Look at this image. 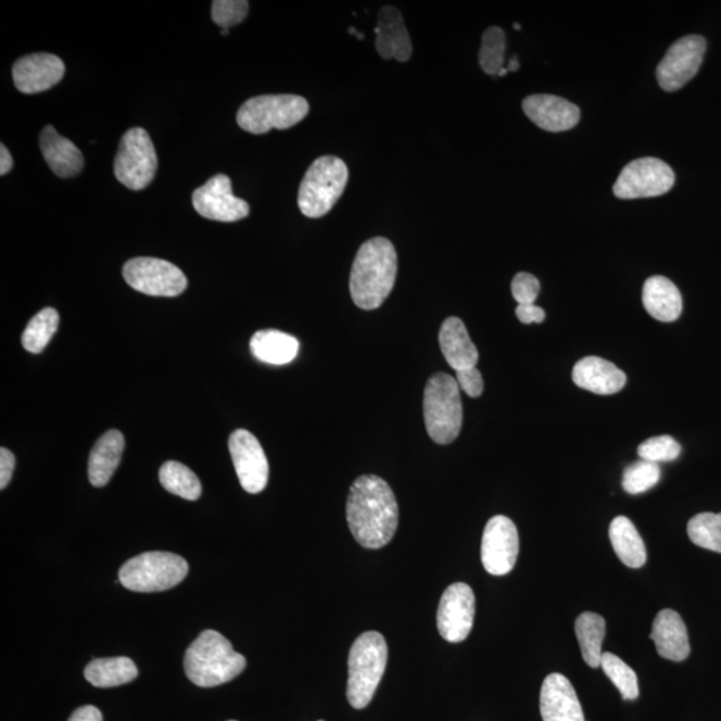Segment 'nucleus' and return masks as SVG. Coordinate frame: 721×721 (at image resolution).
I'll list each match as a JSON object with an SVG mask.
<instances>
[{
	"label": "nucleus",
	"instance_id": "f257e3e1",
	"mask_svg": "<svg viewBox=\"0 0 721 721\" xmlns=\"http://www.w3.org/2000/svg\"><path fill=\"white\" fill-rule=\"evenodd\" d=\"M346 519L364 548L380 549L391 543L399 527V504L392 488L378 476L358 477L349 492Z\"/></svg>",
	"mask_w": 721,
	"mask_h": 721
},
{
	"label": "nucleus",
	"instance_id": "f03ea898",
	"mask_svg": "<svg viewBox=\"0 0 721 721\" xmlns=\"http://www.w3.org/2000/svg\"><path fill=\"white\" fill-rule=\"evenodd\" d=\"M397 263V253L387 238H371L358 249L349 287L359 309L375 311L385 302L394 288Z\"/></svg>",
	"mask_w": 721,
	"mask_h": 721
},
{
	"label": "nucleus",
	"instance_id": "7ed1b4c3",
	"mask_svg": "<svg viewBox=\"0 0 721 721\" xmlns=\"http://www.w3.org/2000/svg\"><path fill=\"white\" fill-rule=\"evenodd\" d=\"M184 662L186 676L202 688L229 683L246 668L245 657L237 654L229 640L213 630L203 631L191 643Z\"/></svg>",
	"mask_w": 721,
	"mask_h": 721
},
{
	"label": "nucleus",
	"instance_id": "20e7f679",
	"mask_svg": "<svg viewBox=\"0 0 721 721\" xmlns=\"http://www.w3.org/2000/svg\"><path fill=\"white\" fill-rule=\"evenodd\" d=\"M388 665V644L380 632H365L353 643L349 654L347 700L364 709L374 700Z\"/></svg>",
	"mask_w": 721,
	"mask_h": 721
},
{
	"label": "nucleus",
	"instance_id": "39448f33",
	"mask_svg": "<svg viewBox=\"0 0 721 721\" xmlns=\"http://www.w3.org/2000/svg\"><path fill=\"white\" fill-rule=\"evenodd\" d=\"M423 418L435 444L453 443L461 432L463 403L456 378L438 374L429 378L423 393Z\"/></svg>",
	"mask_w": 721,
	"mask_h": 721
},
{
	"label": "nucleus",
	"instance_id": "423d86ee",
	"mask_svg": "<svg viewBox=\"0 0 721 721\" xmlns=\"http://www.w3.org/2000/svg\"><path fill=\"white\" fill-rule=\"evenodd\" d=\"M347 180V166L339 156L324 155L314 161L300 186L301 213L307 218L327 215L344 193Z\"/></svg>",
	"mask_w": 721,
	"mask_h": 721
},
{
	"label": "nucleus",
	"instance_id": "0eeeda50",
	"mask_svg": "<svg viewBox=\"0 0 721 721\" xmlns=\"http://www.w3.org/2000/svg\"><path fill=\"white\" fill-rule=\"evenodd\" d=\"M188 573L189 564L184 557L170 552H147L122 566L119 583L134 592H162L182 583Z\"/></svg>",
	"mask_w": 721,
	"mask_h": 721
},
{
	"label": "nucleus",
	"instance_id": "6e6552de",
	"mask_svg": "<svg viewBox=\"0 0 721 721\" xmlns=\"http://www.w3.org/2000/svg\"><path fill=\"white\" fill-rule=\"evenodd\" d=\"M309 114L305 98L292 94L261 96L249 99L238 110L237 124L250 134H266L273 129L287 130Z\"/></svg>",
	"mask_w": 721,
	"mask_h": 721
},
{
	"label": "nucleus",
	"instance_id": "1a4fd4ad",
	"mask_svg": "<svg viewBox=\"0 0 721 721\" xmlns=\"http://www.w3.org/2000/svg\"><path fill=\"white\" fill-rule=\"evenodd\" d=\"M159 159L149 132L141 127L124 134L114 161L116 179L127 189L143 190L154 179Z\"/></svg>",
	"mask_w": 721,
	"mask_h": 721
},
{
	"label": "nucleus",
	"instance_id": "9d476101",
	"mask_svg": "<svg viewBox=\"0 0 721 721\" xmlns=\"http://www.w3.org/2000/svg\"><path fill=\"white\" fill-rule=\"evenodd\" d=\"M124 278L129 287L151 296H177L188 288L184 271L168 261L139 257L127 261Z\"/></svg>",
	"mask_w": 721,
	"mask_h": 721
},
{
	"label": "nucleus",
	"instance_id": "9b49d317",
	"mask_svg": "<svg viewBox=\"0 0 721 721\" xmlns=\"http://www.w3.org/2000/svg\"><path fill=\"white\" fill-rule=\"evenodd\" d=\"M674 173L661 160L640 159L621 170L614 186V193L620 200H637L667 194L673 188Z\"/></svg>",
	"mask_w": 721,
	"mask_h": 721
},
{
	"label": "nucleus",
	"instance_id": "f8f14e48",
	"mask_svg": "<svg viewBox=\"0 0 721 721\" xmlns=\"http://www.w3.org/2000/svg\"><path fill=\"white\" fill-rule=\"evenodd\" d=\"M706 48V39L700 35H687L676 40L656 69L661 89L673 92L687 85L699 72Z\"/></svg>",
	"mask_w": 721,
	"mask_h": 721
},
{
	"label": "nucleus",
	"instance_id": "ddd939ff",
	"mask_svg": "<svg viewBox=\"0 0 721 721\" xmlns=\"http://www.w3.org/2000/svg\"><path fill=\"white\" fill-rule=\"evenodd\" d=\"M520 540L515 522L505 516H494L484 529L481 541V561L485 571L504 575L515 568Z\"/></svg>",
	"mask_w": 721,
	"mask_h": 721
},
{
	"label": "nucleus",
	"instance_id": "4468645a",
	"mask_svg": "<svg viewBox=\"0 0 721 721\" xmlns=\"http://www.w3.org/2000/svg\"><path fill=\"white\" fill-rule=\"evenodd\" d=\"M229 451L243 490L263 492L269 481V463L257 438L249 430L238 429L230 434Z\"/></svg>",
	"mask_w": 721,
	"mask_h": 721
},
{
	"label": "nucleus",
	"instance_id": "2eb2a0df",
	"mask_svg": "<svg viewBox=\"0 0 721 721\" xmlns=\"http://www.w3.org/2000/svg\"><path fill=\"white\" fill-rule=\"evenodd\" d=\"M193 206L203 218L218 223H237L250 213L249 203L232 194L231 179L225 174H217L194 191Z\"/></svg>",
	"mask_w": 721,
	"mask_h": 721
},
{
	"label": "nucleus",
	"instance_id": "dca6fc26",
	"mask_svg": "<svg viewBox=\"0 0 721 721\" xmlns=\"http://www.w3.org/2000/svg\"><path fill=\"white\" fill-rule=\"evenodd\" d=\"M476 598L472 589L464 583L447 586L438 610L440 635L450 643L467 640L473 628Z\"/></svg>",
	"mask_w": 721,
	"mask_h": 721
},
{
	"label": "nucleus",
	"instance_id": "f3484780",
	"mask_svg": "<svg viewBox=\"0 0 721 721\" xmlns=\"http://www.w3.org/2000/svg\"><path fill=\"white\" fill-rule=\"evenodd\" d=\"M65 72L61 58L48 52L23 56L13 67L14 85L23 94H38L60 84Z\"/></svg>",
	"mask_w": 721,
	"mask_h": 721
},
{
	"label": "nucleus",
	"instance_id": "a211bd4d",
	"mask_svg": "<svg viewBox=\"0 0 721 721\" xmlns=\"http://www.w3.org/2000/svg\"><path fill=\"white\" fill-rule=\"evenodd\" d=\"M522 110L534 125L551 132L571 130L580 121V109L567 99L556 96L528 97L522 102Z\"/></svg>",
	"mask_w": 721,
	"mask_h": 721
},
{
	"label": "nucleus",
	"instance_id": "6ab92c4d",
	"mask_svg": "<svg viewBox=\"0 0 721 721\" xmlns=\"http://www.w3.org/2000/svg\"><path fill=\"white\" fill-rule=\"evenodd\" d=\"M540 711L544 721H585L573 685L560 673H551L544 680Z\"/></svg>",
	"mask_w": 721,
	"mask_h": 721
},
{
	"label": "nucleus",
	"instance_id": "aec40b11",
	"mask_svg": "<svg viewBox=\"0 0 721 721\" xmlns=\"http://www.w3.org/2000/svg\"><path fill=\"white\" fill-rule=\"evenodd\" d=\"M376 50L383 60L408 62L413 54V46L404 17L399 9L385 5L378 13Z\"/></svg>",
	"mask_w": 721,
	"mask_h": 721
},
{
	"label": "nucleus",
	"instance_id": "412c9836",
	"mask_svg": "<svg viewBox=\"0 0 721 721\" xmlns=\"http://www.w3.org/2000/svg\"><path fill=\"white\" fill-rule=\"evenodd\" d=\"M572 378L584 391L602 395L619 393L627 383L624 371L600 357L580 359L574 365Z\"/></svg>",
	"mask_w": 721,
	"mask_h": 721
},
{
	"label": "nucleus",
	"instance_id": "4be33fe9",
	"mask_svg": "<svg viewBox=\"0 0 721 721\" xmlns=\"http://www.w3.org/2000/svg\"><path fill=\"white\" fill-rule=\"evenodd\" d=\"M650 638L654 640L657 654L671 661H683L691 653L687 627L682 616L672 609H662L657 614Z\"/></svg>",
	"mask_w": 721,
	"mask_h": 721
},
{
	"label": "nucleus",
	"instance_id": "5701e85b",
	"mask_svg": "<svg viewBox=\"0 0 721 721\" xmlns=\"http://www.w3.org/2000/svg\"><path fill=\"white\" fill-rule=\"evenodd\" d=\"M39 147L46 164L61 178H73L83 172L85 160L80 150L62 137L54 127L46 126L39 137Z\"/></svg>",
	"mask_w": 721,
	"mask_h": 721
},
{
	"label": "nucleus",
	"instance_id": "b1692460",
	"mask_svg": "<svg viewBox=\"0 0 721 721\" xmlns=\"http://www.w3.org/2000/svg\"><path fill=\"white\" fill-rule=\"evenodd\" d=\"M441 352L447 364L456 371L476 368L479 363V351L468 334L461 319L450 317L445 319L439 334Z\"/></svg>",
	"mask_w": 721,
	"mask_h": 721
},
{
	"label": "nucleus",
	"instance_id": "393cba45",
	"mask_svg": "<svg viewBox=\"0 0 721 721\" xmlns=\"http://www.w3.org/2000/svg\"><path fill=\"white\" fill-rule=\"evenodd\" d=\"M643 304L650 317L661 322H673L683 312L680 290L670 279L662 276L650 277L643 288Z\"/></svg>",
	"mask_w": 721,
	"mask_h": 721
},
{
	"label": "nucleus",
	"instance_id": "a878e982",
	"mask_svg": "<svg viewBox=\"0 0 721 721\" xmlns=\"http://www.w3.org/2000/svg\"><path fill=\"white\" fill-rule=\"evenodd\" d=\"M125 451V438L119 430H109L97 441L89 458V481L92 486L107 485L119 467Z\"/></svg>",
	"mask_w": 721,
	"mask_h": 721
},
{
	"label": "nucleus",
	"instance_id": "bb28decb",
	"mask_svg": "<svg viewBox=\"0 0 721 721\" xmlns=\"http://www.w3.org/2000/svg\"><path fill=\"white\" fill-rule=\"evenodd\" d=\"M253 356L265 364L284 365L292 363L300 351V342L295 337L283 331L269 329L260 330L250 341Z\"/></svg>",
	"mask_w": 721,
	"mask_h": 721
},
{
	"label": "nucleus",
	"instance_id": "cd10ccee",
	"mask_svg": "<svg viewBox=\"0 0 721 721\" xmlns=\"http://www.w3.org/2000/svg\"><path fill=\"white\" fill-rule=\"evenodd\" d=\"M609 539L616 555L628 568H642L647 561V549L635 526L624 516L610 522Z\"/></svg>",
	"mask_w": 721,
	"mask_h": 721
},
{
	"label": "nucleus",
	"instance_id": "c85d7f7f",
	"mask_svg": "<svg viewBox=\"0 0 721 721\" xmlns=\"http://www.w3.org/2000/svg\"><path fill=\"white\" fill-rule=\"evenodd\" d=\"M137 676L138 668L129 657L96 659L85 670L87 682L98 688L119 687L132 682Z\"/></svg>",
	"mask_w": 721,
	"mask_h": 721
},
{
	"label": "nucleus",
	"instance_id": "c756f323",
	"mask_svg": "<svg viewBox=\"0 0 721 721\" xmlns=\"http://www.w3.org/2000/svg\"><path fill=\"white\" fill-rule=\"evenodd\" d=\"M574 632L586 665L592 668L602 667V645L607 632L603 616L593 612L581 614L575 620Z\"/></svg>",
	"mask_w": 721,
	"mask_h": 721
},
{
	"label": "nucleus",
	"instance_id": "7c9ffc66",
	"mask_svg": "<svg viewBox=\"0 0 721 721\" xmlns=\"http://www.w3.org/2000/svg\"><path fill=\"white\" fill-rule=\"evenodd\" d=\"M160 481L167 492L176 496L195 502L201 497L202 485L200 479L190 468L177 461H167L160 469Z\"/></svg>",
	"mask_w": 721,
	"mask_h": 721
},
{
	"label": "nucleus",
	"instance_id": "2f4dec72",
	"mask_svg": "<svg viewBox=\"0 0 721 721\" xmlns=\"http://www.w3.org/2000/svg\"><path fill=\"white\" fill-rule=\"evenodd\" d=\"M58 327H60V314L52 307H46L33 317L23 331V347L34 354L42 353L56 333Z\"/></svg>",
	"mask_w": 721,
	"mask_h": 721
},
{
	"label": "nucleus",
	"instance_id": "473e14b6",
	"mask_svg": "<svg viewBox=\"0 0 721 721\" xmlns=\"http://www.w3.org/2000/svg\"><path fill=\"white\" fill-rule=\"evenodd\" d=\"M687 531L692 543L721 554V514H700L692 517Z\"/></svg>",
	"mask_w": 721,
	"mask_h": 721
},
{
	"label": "nucleus",
	"instance_id": "72a5a7b5",
	"mask_svg": "<svg viewBox=\"0 0 721 721\" xmlns=\"http://www.w3.org/2000/svg\"><path fill=\"white\" fill-rule=\"evenodd\" d=\"M602 668L615 687L620 691L624 700H635L638 697V680L635 671L627 666L620 657L614 654H603Z\"/></svg>",
	"mask_w": 721,
	"mask_h": 721
},
{
	"label": "nucleus",
	"instance_id": "f704fd0d",
	"mask_svg": "<svg viewBox=\"0 0 721 721\" xmlns=\"http://www.w3.org/2000/svg\"><path fill=\"white\" fill-rule=\"evenodd\" d=\"M505 46H507V39L499 27H490L482 35L479 60L486 74L498 75L504 68Z\"/></svg>",
	"mask_w": 721,
	"mask_h": 721
},
{
	"label": "nucleus",
	"instance_id": "c9c22d12",
	"mask_svg": "<svg viewBox=\"0 0 721 721\" xmlns=\"http://www.w3.org/2000/svg\"><path fill=\"white\" fill-rule=\"evenodd\" d=\"M661 469L659 464L640 461L630 465L624 470L623 488L627 493L640 494L654 488L660 481Z\"/></svg>",
	"mask_w": 721,
	"mask_h": 721
},
{
	"label": "nucleus",
	"instance_id": "e433bc0d",
	"mask_svg": "<svg viewBox=\"0 0 721 721\" xmlns=\"http://www.w3.org/2000/svg\"><path fill=\"white\" fill-rule=\"evenodd\" d=\"M640 458L649 463L673 461L682 453V446L671 435H657V438L644 441L637 447Z\"/></svg>",
	"mask_w": 721,
	"mask_h": 721
},
{
	"label": "nucleus",
	"instance_id": "4c0bfd02",
	"mask_svg": "<svg viewBox=\"0 0 721 721\" xmlns=\"http://www.w3.org/2000/svg\"><path fill=\"white\" fill-rule=\"evenodd\" d=\"M249 14L246 0H215L212 5V20L220 28L240 25Z\"/></svg>",
	"mask_w": 721,
	"mask_h": 721
},
{
	"label": "nucleus",
	"instance_id": "58836bf2",
	"mask_svg": "<svg viewBox=\"0 0 721 721\" xmlns=\"http://www.w3.org/2000/svg\"><path fill=\"white\" fill-rule=\"evenodd\" d=\"M540 293V281L529 273H519L511 281V294L519 305H531Z\"/></svg>",
	"mask_w": 721,
	"mask_h": 721
},
{
	"label": "nucleus",
	"instance_id": "ea45409f",
	"mask_svg": "<svg viewBox=\"0 0 721 721\" xmlns=\"http://www.w3.org/2000/svg\"><path fill=\"white\" fill-rule=\"evenodd\" d=\"M456 380L459 389H463L469 397H480L482 391H484V381H482L480 370L477 368L458 370Z\"/></svg>",
	"mask_w": 721,
	"mask_h": 721
},
{
	"label": "nucleus",
	"instance_id": "a19ab883",
	"mask_svg": "<svg viewBox=\"0 0 721 721\" xmlns=\"http://www.w3.org/2000/svg\"><path fill=\"white\" fill-rule=\"evenodd\" d=\"M15 469V456L5 447L0 450V490L9 485Z\"/></svg>",
	"mask_w": 721,
	"mask_h": 721
},
{
	"label": "nucleus",
	"instance_id": "79ce46f5",
	"mask_svg": "<svg viewBox=\"0 0 721 721\" xmlns=\"http://www.w3.org/2000/svg\"><path fill=\"white\" fill-rule=\"evenodd\" d=\"M516 316L521 324L526 325L541 324L545 321V312L534 304L517 306Z\"/></svg>",
	"mask_w": 721,
	"mask_h": 721
},
{
	"label": "nucleus",
	"instance_id": "37998d69",
	"mask_svg": "<svg viewBox=\"0 0 721 721\" xmlns=\"http://www.w3.org/2000/svg\"><path fill=\"white\" fill-rule=\"evenodd\" d=\"M68 721H103L102 713L94 706L80 707L75 711Z\"/></svg>",
	"mask_w": 721,
	"mask_h": 721
},
{
	"label": "nucleus",
	"instance_id": "c03bdc74",
	"mask_svg": "<svg viewBox=\"0 0 721 721\" xmlns=\"http://www.w3.org/2000/svg\"><path fill=\"white\" fill-rule=\"evenodd\" d=\"M13 156H11L9 149L2 144V147H0V174L5 176V174L10 173L11 168H13Z\"/></svg>",
	"mask_w": 721,
	"mask_h": 721
},
{
	"label": "nucleus",
	"instance_id": "a18cd8bd",
	"mask_svg": "<svg viewBox=\"0 0 721 721\" xmlns=\"http://www.w3.org/2000/svg\"><path fill=\"white\" fill-rule=\"evenodd\" d=\"M520 68V62L517 56L511 58L509 61L508 72H517Z\"/></svg>",
	"mask_w": 721,
	"mask_h": 721
},
{
	"label": "nucleus",
	"instance_id": "49530a36",
	"mask_svg": "<svg viewBox=\"0 0 721 721\" xmlns=\"http://www.w3.org/2000/svg\"><path fill=\"white\" fill-rule=\"evenodd\" d=\"M220 34L228 35L229 34V28H223V30H220Z\"/></svg>",
	"mask_w": 721,
	"mask_h": 721
},
{
	"label": "nucleus",
	"instance_id": "de8ad7c7",
	"mask_svg": "<svg viewBox=\"0 0 721 721\" xmlns=\"http://www.w3.org/2000/svg\"><path fill=\"white\" fill-rule=\"evenodd\" d=\"M515 30H517V31L521 30V26L519 25V23H516Z\"/></svg>",
	"mask_w": 721,
	"mask_h": 721
},
{
	"label": "nucleus",
	"instance_id": "09e8293b",
	"mask_svg": "<svg viewBox=\"0 0 721 721\" xmlns=\"http://www.w3.org/2000/svg\"><path fill=\"white\" fill-rule=\"evenodd\" d=\"M230 721H235V720H230Z\"/></svg>",
	"mask_w": 721,
	"mask_h": 721
}]
</instances>
